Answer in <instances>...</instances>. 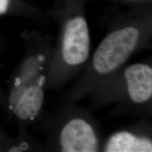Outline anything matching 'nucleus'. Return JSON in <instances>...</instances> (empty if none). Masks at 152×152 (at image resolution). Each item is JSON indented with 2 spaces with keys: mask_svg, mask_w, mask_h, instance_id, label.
Masks as SVG:
<instances>
[{
  "mask_svg": "<svg viewBox=\"0 0 152 152\" xmlns=\"http://www.w3.org/2000/svg\"><path fill=\"white\" fill-rule=\"evenodd\" d=\"M45 151L98 152L104 139L98 121L75 104L63 105L47 122Z\"/></svg>",
  "mask_w": 152,
  "mask_h": 152,
  "instance_id": "nucleus-4",
  "label": "nucleus"
},
{
  "mask_svg": "<svg viewBox=\"0 0 152 152\" xmlns=\"http://www.w3.org/2000/svg\"><path fill=\"white\" fill-rule=\"evenodd\" d=\"M151 47L149 28L130 23L111 30L98 45L84 71L61 98V104L77 103L126 65L134 54Z\"/></svg>",
  "mask_w": 152,
  "mask_h": 152,
  "instance_id": "nucleus-2",
  "label": "nucleus"
},
{
  "mask_svg": "<svg viewBox=\"0 0 152 152\" xmlns=\"http://www.w3.org/2000/svg\"><path fill=\"white\" fill-rule=\"evenodd\" d=\"M12 0H0V16L7 14L12 7Z\"/></svg>",
  "mask_w": 152,
  "mask_h": 152,
  "instance_id": "nucleus-7",
  "label": "nucleus"
},
{
  "mask_svg": "<svg viewBox=\"0 0 152 152\" xmlns=\"http://www.w3.org/2000/svg\"><path fill=\"white\" fill-rule=\"evenodd\" d=\"M101 151L151 152V125L149 118H140L131 126L112 133L104 140Z\"/></svg>",
  "mask_w": 152,
  "mask_h": 152,
  "instance_id": "nucleus-5",
  "label": "nucleus"
},
{
  "mask_svg": "<svg viewBox=\"0 0 152 152\" xmlns=\"http://www.w3.org/2000/svg\"><path fill=\"white\" fill-rule=\"evenodd\" d=\"M1 43H0V59H1ZM0 80H1V77H0ZM0 106L2 108L4 111L5 109L6 106V101H5V93L4 92L2 88H1V85H0Z\"/></svg>",
  "mask_w": 152,
  "mask_h": 152,
  "instance_id": "nucleus-8",
  "label": "nucleus"
},
{
  "mask_svg": "<svg viewBox=\"0 0 152 152\" xmlns=\"http://www.w3.org/2000/svg\"><path fill=\"white\" fill-rule=\"evenodd\" d=\"M44 151L43 145L32 137L27 130H18L12 137L0 126V151Z\"/></svg>",
  "mask_w": 152,
  "mask_h": 152,
  "instance_id": "nucleus-6",
  "label": "nucleus"
},
{
  "mask_svg": "<svg viewBox=\"0 0 152 152\" xmlns=\"http://www.w3.org/2000/svg\"><path fill=\"white\" fill-rule=\"evenodd\" d=\"M24 54L8 81L4 112L18 130H27L42 113L54 39L37 32L21 35Z\"/></svg>",
  "mask_w": 152,
  "mask_h": 152,
  "instance_id": "nucleus-1",
  "label": "nucleus"
},
{
  "mask_svg": "<svg viewBox=\"0 0 152 152\" xmlns=\"http://www.w3.org/2000/svg\"><path fill=\"white\" fill-rule=\"evenodd\" d=\"M89 95L92 109L115 104V114L131 113L149 118L152 110L151 60L124 66Z\"/></svg>",
  "mask_w": 152,
  "mask_h": 152,
  "instance_id": "nucleus-3",
  "label": "nucleus"
}]
</instances>
